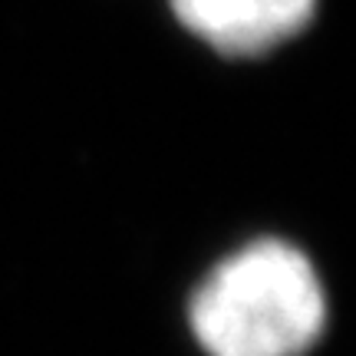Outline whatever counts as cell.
<instances>
[{"label": "cell", "mask_w": 356, "mask_h": 356, "mask_svg": "<svg viewBox=\"0 0 356 356\" xmlns=\"http://www.w3.org/2000/svg\"><path fill=\"white\" fill-rule=\"evenodd\" d=\"M185 327L202 356H310L330 330V291L304 244L257 234L202 270Z\"/></svg>", "instance_id": "obj_1"}, {"label": "cell", "mask_w": 356, "mask_h": 356, "mask_svg": "<svg viewBox=\"0 0 356 356\" xmlns=\"http://www.w3.org/2000/svg\"><path fill=\"white\" fill-rule=\"evenodd\" d=\"M320 0H168V13L195 43L221 60H264L317 20Z\"/></svg>", "instance_id": "obj_2"}]
</instances>
